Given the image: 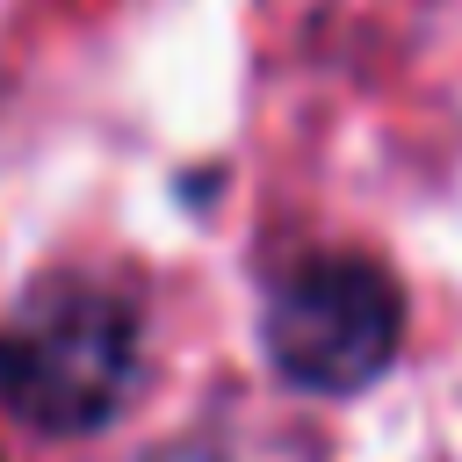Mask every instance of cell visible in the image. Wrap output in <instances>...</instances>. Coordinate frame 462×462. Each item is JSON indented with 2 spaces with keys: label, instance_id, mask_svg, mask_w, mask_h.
Wrapping results in <instances>:
<instances>
[{
  "label": "cell",
  "instance_id": "3957f363",
  "mask_svg": "<svg viewBox=\"0 0 462 462\" xmlns=\"http://www.w3.org/2000/svg\"><path fill=\"white\" fill-rule=\"evenodd\" d=\"M152 462H202V455H188V448H180V455H173V448H166V455H152Z\"/></svg>",
  "mask_w": 462,
  "mask_h": 462
},
{
  "label": "cell",
  "instance_id": "6da1fadb",
  "mask_svg": "<svg viewBox=\"0 0 462 462\" xmlns=\"http://www.w3.org/2000/svg\"><path fill=\"white\" fill-rule=\"evenodd\" d=\"M137 383V303L108 282H36L0 325V404L36 433H101Z\"/></svg>",
  "mask_w": 462,
  "mask_h": 462
},
{
  "label": "cell",
  "instance_id": "7a4b0ae2",
  "mask_svg": "<svg viewBox=\"0 0 462 462\" xmlns=\"http://www.w3.org/2000/svg\"><path fill=\"white\" fill-rule=\"evenodd\" d=\"M260 346L289 390L354 397L404 346V289L361 253H318L267 289Z\"/></svg>",
  "mask_w": 462,
  "mask_h": 462
}]
</instances>
